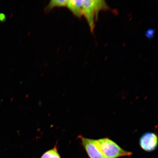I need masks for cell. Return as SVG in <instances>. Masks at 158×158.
Returning <instances> with one entry per match:
<instances>
[{"mask_svg":"<svg viewBox=\"0 0 158 158\" xmlns=\"http://www.w3.org/2000/svg\"><path fill=\"white\" fill-rule=\"evenodd\" d=\"M83 0H71L69 1L67 7L73 14L78 18L82 16Z\"/></svg>","mask_w":158,"mask_h":158,"instance_id":"obj_5","label":"cell"},{"mask_svg":"<svg viewBox=\"0 0 158 158\" xmlns=\"http://www.w3.org/2000/svg\"><path fill=\"white\" fill-rule=\"evenodd\" d=\"M106 2L102 0H83V14L92 32L95 27L96 22L100 11L107 9Z\"/></svg>","mask_w":158,"mask_h":158,"instance_id":"obj_1","label":"cell"},{"mask_svg":"<svg viewBox=\"0 0 158 158\" xmlns=\"http://www.w3.org/2000/svg\"><path fill=\"white\" fill-rule=\"evenodd\" d=\"M101 150L106 158H118L128 157L133 154L131 152L122 149L109 138H100L97 140Z\"/></svg>","mask_w":158,"mask_h":158,"instance_id":"obj_2","label":"cell"},{"mask_svg":"<svg viewBox=\"0 0 158 158\" xmlns=\"http://www.w3.org/2000/svg\"><path fill=\"white\" fill-rule=\"evenodd\" d=\"M139 144L143 151L149 152L155 151L158 146V137L155 132H147L140 137Z\"/></svg>","mask_w":158,"mask_h":158,"instance_id":"obj_4","label":"cell"},{"mask_svg":"<svg viewBox=\"0 0 158 158\" xmlns=\"http://www.w3.org/2000/svg\"><path fill=\"white\" fill-rule=\"evenodd\" d=\"M82 147L89 158H106L99 147L97 140L85 137L79 135Z\"/></svg>","mask_w":158,"mask_h":158,"instance_id":"obj_3","label":"cell"},{"mask_svg":"<svg viewBox=\"0 0 158 158\" xmlns=\"http://www.w3.org/2000/svg\"><path fill=\"white\" fill-rule=\"evenodd\" d=\"M69 2L68 0H52L45 8V11L48 12L55 7L67 6Z\"/></svg>","mask_w":158,"mask_h":158,"instance_id":"obj_6","label":"cell"},{"mask_svg":"<svg viewBox=\"0 0 158 158\" xmlns=\"http://www.w3.org/2000/svg\"><path fill=\"white\" fill-rule=\"evenodd\" d=\"M41 158H61L58 151L57 144L52 149L43 153Z\"/></svg>","mask_w":158,"mask_h":158,"instance_id":"obj_7","label":"cell"},{"mask_svg":"<svg viewBox=\"0 0 158 158\" xmlns=\"http://www.w3.org/2000/svg\"><path fill=\"white\" fill-rule=\"evenodd\" d=\"M6 20L5 15L3 13L0 14V21L3 22Z\"/></svg>","mask_w":158,"mask_h":158,"instance_id":"obj_8","label":"cell"}]
</instances>
